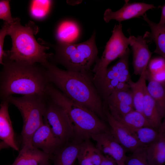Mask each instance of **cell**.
<instances>
[{
  "instance_id": "1",
  "label": "cell",
  "mask_w": 165,
  "mask_h": 165,
  "mask_svg": "<svg viewBox=\"0 0 165 165\" xmlns=\"http://www.w3.org/2000/svg\"><path fill=\"white\" fill-rule=\"evenodd\" d=\"M42 65L50 83L74 102L91 110L102 120H106L104 102L94 83L91 72L63 70L49 61Z\"/></svg>"
},
{
  "instance_id": "2",
  "label": "cell",
  "mask_w": 165,
  "mask_h": 165,
  "mask_svg": "<svg viewBox=\"0 0 165 165\" xmlns=\"http://www.w3.org/2000/svg\"><path fill=\"white\" fill-rule=\"evenodd\" d=\"M2 65L0 72V99L2 101L15 94L47 96L46 89L50 82L41 64L12 60L5 51Z\"/></svg>"
},
{
  "instance_id": "3",
  "label": "cell",
  "mask_w": 165,
  "mask_h": 165,
  "mask_svg": "<svg viewBox=\"0 0 165 165\" xmlns=\"http://www.w3.org/2000/svg\"><path fill=\"white\" fill-rule=\"evenodd\" d=\"M38 31V26L33 22L29 21L23 26L18 17L9 24L7 35L11 38L12 46L10 50L6 51L9 59L30 64H42L48 61L53 54L46 53L49 47L45 46V43L41 44L36 40L34 35Z\"/></svg>"
},
{
  "instance_id": "4",
  "label": "cell",
  "mask_w": 165,
  "mask_h": 165,
  "mask_svg": "<svg viewBox=\"0 0 165 165\" xmlns=\"http://www.w3.org/2000/svg\"><path fill=\"white\" fill-rule=\"evenodd\" d=\"M46 94L49 99L68 113L74 127V140L82 142L92 135L110 131L95 113L68 98L50 83L47 86Z\"/></svg>"
},
{
  "instance_id": "5",
  "label": "cell",
  "mask_w": 165,
  "mask_h": 165,
  "mask_svg": "<svg viewBox=\"0 0 165 165\" xmlns=\"http://www.w3.org/2000/svg\"><path fill=\"white\" fill-rule=\"evenodd\" d=\"M96 32L94 31L88 40L74 44L57 42L53 45L55 51L51 58L55 63L72 72H91L92 65L99 58L96 43Z\"/></svg>"
},
{
  "instance_id": "6",
  "label": "cell",
  "mask_w": 165,
  "mask_h": 165,
  "mask_svg": "<svg viewBox=\"0 0 165 165\" xmlns=\"http://www.w3.org/2000/svg\"><path fill=\"white\" fill-rule=\"evenodd\" d=\"M47 99V96L30 95L20 97L11 96L3 100L13 104L21 113L23 120L21 133L22 145L31 144L33 134L44 123Z\"/></svg>"
},
{
  "instance_id": "7",
  "label": "cell",
  "mask_w": 165,
  "mask_h": 165,
  "mask_svg": "<svg viewBox=\"0 0 165 165\" xmlns=\"http://www.w3.org/2000/svg\"><path fill=\"white\" fill-rule=\"evenodd\" d=\"M135 37L133 35L128 38L126 37L123 32L122 24L115 25L102 56L96 61L92 70L94 73L93 80L94 82L102 79L108 65L124 53L128 46L133 43Z\"/></svg>"
},
{
  "instance_id": "8",
  "label": "cell",
  "mask_w": 165,
  "mask_h": 165,
  "mask_svg": "<svg viewBox=\"0 0 165 165\" xmlns=\"http://www.w3.org/2000/svg\"><path fill=\"white\" fill-rule=\"evenodd\" d=\"M54 135L64 145L74 139V125L68 113L48 97L43 116Z\"/></svg>"
},
{
  "instance_id": "9",
  "label": "cell",
  "mask_w": 165,
  "mask_h": 165,
  "mask_svg": "<svg viewBox=\"0 0 165 165\" xmlns=\"http://www.w3.org/2000/svg\"><path fill=\"white\" fill-rule=\"evenodd\" d=\"M90 138L96 143V147L105 155L113 159L117 164L124 163L127 150L109 131L92 135Z\"/></svg>"
},
{
  "instance_id": "10",
  "label": "cell",
  "mask_w": 165,
  "mask_h": 165,
  "mask_svg": "<svg viewBox=\"0 0 165 165\" xmlns=\"http://www.w3.org/2000/svg\"><path fill=\"white\" fill-rule=\"evenodd\" d=\"M123 6L117 11L113 12L109 8L105 11L103 18L107 23L112 20L118 21L119 24L121 22L133 18H139L149 9L156 8L154 5L143 2L129 3L125 0Z\"/></svg>"
},
{
  "instance_id": "11",
  "label": "cell",
  "mask_w": 165,
  "mask_h": 165,
  "mask_svg": "<svg viewBox=\"0 0 165 165\" xmlns=\"http://www.w3.org/2000/svg\"><path fill=\"white\" fill-rule=\"evenodd\" d=\"M31 144L51 157L64 145L54 135L49 126L44 122L33 134Z\"/></svg>"
},
{
  "instance_id": "12",
  "label": "cell",
  "mask_w": 165,
  "mask_h": 165,
  "mask_svg": "<svg viewBox=\"0 0 165 165\" xmlns=\"http://www.w3.org/2000/svg\"><path fill=\"white\" fill-rule=\"evenodd\" d=\"M104 112L110 127L111 133L117 141L127 151L132 152L142 146L129 130L116 120L111 115L105 105Z\"/></svg>"
},
{
  "instance_id": "13",
  "label": "cell",
  "mask_w": 165,
  "mask_h": 165,
  "mask_svg": "<svg viewBox=\"0 0 165 165\" xmlns=\"http://www.w3.org/2000/svg\"><path fill=\"white\" fill-rule=\"evenodd\" d=\"M147 40L143 36L138 35L130 45L133 53L132 65L135 75H140L147 68L152 53L149 50Z\"/></svg>"
},
{
  "instance_id": "14",
  "label": "cell",
  "mask_w": 165,
  "mask_h": 165,
  "mask_svg": "<svg viewBox=\"0 0 165 165\" xmlns=\"http://www.w3.org/2000/svg\"><path fill=\"white\" fill-rule=\"evenodd\" d=\"M9 104L7 101H3L0 105V140L9 147L18 151L19 148L15 140L9 112Z\"/></svg>"
},
{
  "instance_id": "15",
  "label": "cell",
  "mask_w": 165,
  "mask_h": 165,
  "mask_svg": "<svg viewBox=\"0 0 165 165\" xmlns=\"http://www.w3.org/2000/svg\"><path fill=\"white\" fill-rule=\"evenodd\" d=\"M51 156L31 144L22 145L19 153L10 165H43Z\"/></svg>"
},
{
  "instance_id": "16",
  "label": "cell",
  "mask_w": 165,
  "mask_h": 165,
  "mask_svg": "<svg viewBox=\"0 0 165 165\" xmlns=\"http://www.w3.org/2000/svg\"><path fill=\"white\" fill-rule=\"evenodd\" d=\"M159 129L157 139L147 146L146 153L150 165H163L165 162V122H162Z\"/></svg>"
},
{
  "instance_id": "17",
  "label": "cell",
  "mask_w": 165,
  "mask_h": 165,
  "mask_svg": "<svg viewBox=\"0 0 165 165\" xmlns=\"http://www.w3.org/2000/svg\"><path fill=\"white\" fill-rule=\"evenodd\" d=\"M82 142L73 140L63 145L51 156L54 165H73Z\"/></svg>"
},
{
  "instance_id": "18",
  "label": "cell",
  "mask_w": 165,
  "mask_h": 165,
  "mask_svg": "<svg viewBox=\"0 0 165 165\" xmlns=\"http://www.w3.org/2000/svg\"><path fill=\"white\" fill-rule=\"evenodd\" d=\"M143 19L148 24L151 32H146L143 36L153 41L156 45L154 53L165 58V25H160L153 22L147 16L146 13L142 16Z\"/></svg>"
},
{
  "instance_id": "19",
  "label": "cell",
  "mask_w": 165,
  "mask_h": 165,
  "mask_svg": "<svg viewBox=\"0 0 165 165\" xmlns=\"http://www.w3.org/2000/svg\"><path fill=\"white\" fill-rule=\"evenodd\" d=\"M80 30L75 22L70 20H64L57 26L55 36L57 42L72 43L79 37Z\"/></svg>"
},
{
  "instance_id": "20",
  "label": "cell",
  "mask_w": 165,
  "mask_h": 165,
  "mask_svg": "<svg viewBox=\"0 0 165 165\" xmlns=\"http://www.w3.org/2000/svg\"><path fill=\"white\" fill-rule=\"evenodd\" d=\"M147 68L145 69L136 82L131 79L127 82L130 86L134 110L143 114V104L146 84Z\"/></svg>"
},
{
  "instance_id": "21",
  "label": "cell",
  "mask_w": 165,
  "mask_h": 165,
  "mask_svg": "<svg viewBox=\"0 0 165 165\" xmlns=\"http://www.w3.org/2000/svg\"><path fill=\"white\" fill-rule=\"evenodd\" d=\"M143 114L152 127L159 129L162 122L163 118L154 101L148 93L147 86L145 89Z\"/></svg>"
},
{
  "instance_id": "22",
  "label": "cell",
  "mask_w": 165,
  "mask_h": 165,
  "mask_svg": "<svg viewBox=\"0 0 165 165\" xmlns=\"http://www.w3.org/2000/svg\"><path fill=\"white\" fill-rule=\"evenodd\" d=\"M110 114L116 120L128 129L152 127L144 115L135 110L123 115Z\"/></svg>"
},
{
  "instance_id": "23",
  "label": "cell",
  "mask_w": 165,
  "mask_h": 165,
  "mask_svg": "<svg viewBox=\"0 0 165 165\" xmlns=\"http://www.w3.org/2000/svg\"><path fill=\"white\" fill-rule=\"evenodd\" d=\"M148 84L147 86V91L154 101L162 117L165 116V85L151 79H147Z\"/></svg>"
},
{
  "instance_id": "24",
  "label": "cell",
  "mask_w": 165,
  "mask_h": 165,
  "mask_svg": "<svg viewBox=\"0 0 165 165\" xmlns=\"http://www.w3.org/2000/svg\"><path fill=\"white\" fill-rule=\"evenodd\" d=\"M127 129L141 145L144 146H147L153 143L157 139L160 134L159 129H156L150 127L136 129Z\"/></svg>"
},
{
  "instance_id": "25",
  "label": "cell",
  "mask_w": 165,
  "mask_h": 165,
  "mask_svg": "<svg viewBox=\"0 0 165 165\" xmlns=\"http://www.w3.org/2000/svg\"><path fill=\"white\" fill-rule=\"evenodd\" d=\"M52 1L50 0H31L29 6L30 16L34 19L42 20L45 18L50 11Z\"/></svg>"
},
{
  "instance_id": "26",
  "label": "cell",
  "mask_w": 165,
  "mask_h": 165,
  "mask_svg": "<svg viewBox=\"0 0 165 165\" xmlns=\"http://www.w3.org/2000/svg\"><path fill=\"white\" fill-rule=\"evenodd\" d=\"M130 50L128 47L115 64L119 72L117 79L119 82H128L131 79L129 70L128 61Z\"/></svg>"
},
{
  "instance_id": "27",
  "label": "cell",
  "mask_w": 165,
  "mask_h": 165,
  "mask_svg": "<svg viewBox=\"0 0 165 165\" xmlns=\"http://www.w3.org/2000/svg\"><path fill=\"white\" fill-rule=\"evenodd\" d=\"M146 147L141 146L127 156L124 162L125 165H150L147 157Z\"/></svg>"
},
{
  "instance_id": "28",
  "label": "cell",
  "mask_w": 165,
  "mask_h": 165,
  "mask_svg": "<svg viewBox=\"0 0 165 165\" xmlns=\"http://www.w3.org/2000/svg\"><path fill=\"white\" fill-rule=\"evenodd\" d=\"M104 102L105 104L120 103L134 107L133 97L130 90L128 91L114 92Z\"/></svg>"
},
{
  "instance_id": "29",
  "label": "cell",
  "mask_w": 165,
  "mask_h": 165,
  "mask_svg": "<svg viewBox=\"0 0 165 165\" xmlns=\"http://www.w3.org/2000/svg\"><path fill=\"white\" fill-rule=\"evenodd\" d=\"M90 139L82 142L77 159L79 165H94L90 156L89 151V143Z\"/></svg>"
},
{
  "instance_id": "30",
  "label": "cell",
  "mask_w": 165,
  "mask_h": 165,
  "mask_svg": "<svg viewBox=\"0 0 165 165\" xmlns=\"http://www.w3.org/2000/svg\"><path fill=\"white\" fill-rule=\"evenodd\" d=\"M8 0H0V19L9 24L13 23L17 17L12 16L9 3Z\"/></svg>"
},
{
  "instance_id": "31",
  "label": "cell",
  "mask_w": 165,
  "mask_h": 165,
  "mask_svg": "<svg viewBox=\"0 0 165 165\" xmlns=\"http://www.w3.org/2000/svg\"><path fill=\"white\" fill-rule=\"evenodd\" d=\"M165 58H156L149 61L147 67L148 72L151 74L165 70Z\"/></svg>"
},
{
  "instance_id": "32",
  "label": "cell",
  "mask_w": 165,
  "mask_h": 165,
  "mask_svg": "<svg viewBox=\"0 0 165 165\" xmlns=\"http://www.w3.org/2000/svg\"><path fill=\"white\" fill-rule=\"evenodd\" d=\"M89 151L91 160L94 165H100L103 154L90 140Z\"/></svg>"
},
{
  "instance_id": "33",
  "label": "cell",
  "mask_w": 165,
  "mask_h": 165,
  "mask_svg": "<svg viewBox=\"0 0 165 165\" xmlns=\"http://www.w3.org/2000/svg\"><path fill=\"white\" fill-rule=\"evenodd\" d=\"M9 24L4 22L1 29L0 30V64H3V57L5 51L3 50L4 39L7 35V31Z\"/></svg>"
},
{
  "instance_id": "34",
  "label": "cell",
  "mask_w": 165,
  "mask_h": 165,
  "mask_svg": "<svg viewBox=\"0 0 165 165\" xmlns=\"http://www.w3.org/2000/svg\"><path fill=\"white\" fill-rule=\"evenodd\" d=\"M148 79H152L165 85V70L152 74L149 73L147 70L146 75V80Z\"/></svg>"
},
{
  "instance_id": "35",
  "label": "cell",
  "mask_w": 165,
  "mask_h": 165,
  "mask_svg": "<svg viewBox=\"0 0 165 165\" xmlns=\"http://www.w3.org/2000/svg\"><path fill=\"white\" fill-rule=\"evenodd\" d=\"M130 90V86L127 82H119L113 92L128 91Z\"/></svg>"
},
{
  "instance_id": "36",
  "label": "cell",
  "mask_w": 165,
  "mask_h": 165,
  "mask_svg": "<svg viewBox=\"0 0 165 165\" xmlns=\"http://www.w3.org/2000/svg\"><path fill=\"white\" fill-rule=\"evenodd\" d=\"M100 165H117V164L112 158L103 155Z\"/></svg>"
},
{
  "instance_id": "37",
  "label": "cell",
  "mask_w": 165,
  "mask_h": 165,
  "mask_svg": "<svg viewBox=\"0 0 165 165\" xmlns=\"http://www.w3.org/2000/svg\"><path fill=\"white\" fill-rule=\"evenodd\" d=\"M161 15L159 22L158 24L160 25H165V4L161 7Z\"/></svg>"
},
{
  "instance_id": "38",
  "label": "cell",
  "mask_w": 165,
  "mask_h": 165,
  "mask_svg": "<svg viewBox=\"0 0 165 165\" xmlns=\"http://www.w3.org/2000/svg\"><path fill=\"white\" fill-rule=\"evenodd\" d=\"M43 165H51V164L50 163L49 161H48L45 163Z\"/></svg>"
},
{
  "instance_id": "39",
  "label": "cell",
  "mask_w": 165,
  "mask_h": 165,
  "mask_svg": "<svg viewBox=\"0 0 165 165\" xmlns=\"http://www.w3.org/2000/svg\"><path fill=\"white\" fill-rule=\"evenodd\" d=\"M117 165H125L124 163L118 164Z\"/></svg>"
}]
</instances>
